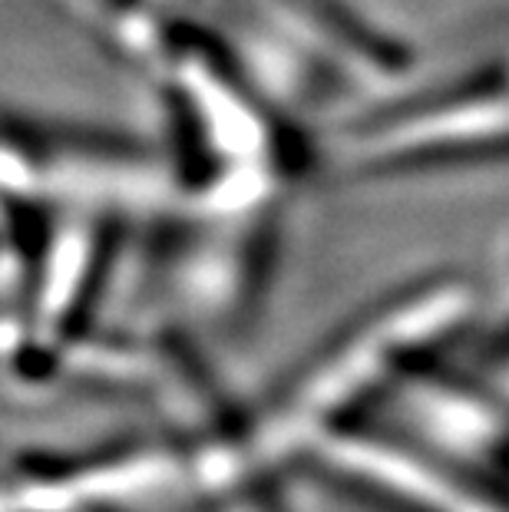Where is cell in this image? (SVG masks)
<instances>
[{"mask_svg":"<svg viewBox=\"0 0 509 512\" xmlns=\"http://www.w3.org/2000/svg\"><path fill=\"white\" fill-rule=\"evenodd\" d=\"M500 377H503V384H506V390H509V357H506V364H503V370H500Z\"/></svg>","mask_w":509,"mask_h":512,"instance_id":"obj_4","label":"cell"},{"mask_svg":"<svg viewBox=\"0 0 509 512\" xmlns=\"http://www.w3.org/2000/svg\"><path fill=\"white\" fill-rule=\"evenodd\" d=\"M93 512H139L133 503H116V506H100V509H93Z\"/></svg>","mask_w":509,"mask_h":512,"instance_id":"obj_3","label":"cell"},{"mask_svg":"<svg viewBox=\"0 0 509 512\" xmlns=\"http://www.w3.org/2000/svg\"><path fill=\"white\" fill-rule=\"evenodd\" d=\"M305 460L338 486L397 512H509L500 489H486L460 473V466H447L354 423L321 437Z\"/></svg>","mask_w":509,"mask_h":512,"instance_id":"obj_1","label":"cell"},{"mask_svg":"<svg viewBox=\"0 0 509 512\" xmlns=\"http://www.w3.org/2000/svg\"><path fill=\"white\" fill-rule=\"evenodd\" d=\"M209 512H295L275 470H252L196 496Z\"/></svg>","mask_w":509,"mask_h":512,"instance_id":"obj_2","label":"cell"}]
</instances>
